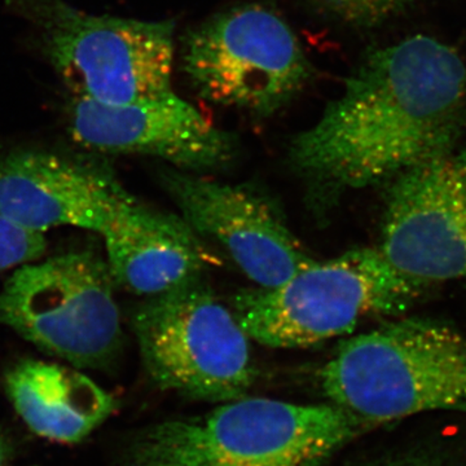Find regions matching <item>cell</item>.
I'll list each match as a JSON object with an SVG mask.
<instances>
[{
  "instance_id": "cell-1",
  "label": "cell",
  "mask_w": 466,
  "mask_h": 466,
  "mask_svg": "<svg viewBox=\"0 0 466 466\" xmlns=\"http://www.w3.org/2000/svg\"><path fill=\"white\" fill-rule=\"evenodd\" d=\"M466 127V66L431 36L370 52L320 119L291 140V167L332 200L391 182L456 148Z\"/></svg>"
},
{
  "instance_id": "cell-2",
  "label": "cell",
  "mask_w": 466,
  "mask_h": 466,
  "mask_svg": "<svg viewBox=\"0 0 466 466\" xmlns=\"http://www.w3.org/2000/svg\"><path fill=\"white\" fill-rule=\"evenodd\" d=\"M376 426L325 404L240 398L137 435L126 466H320Z\"/></svg>"
},
{
  "instance_id": "cell-3",
  "label": "cell",
  "mask_w": 466,
  "mask_h": 466,
  "mask_svg": "<svg viewBox=\"0 0 466 466\" xmlns=\"http://www.w3.org/2000/svg\"><path fill=\"white\" fill-rule=\"evenodd\" d=\"M334 406L373 426L466 412V339L443 323L407 318L346 339L320 372Z\"/></svg>"
},
{
  "instance_id": "cell-4",
  "label": "cell",
  "mask_w": 466,
  "mask_h": 466,
  "mask_svg": "<svg viewBox=\"0 0 466 466\" xmlns=\"http://www.w3.org/2000/svg\"><path fill=\"white\" fill-rule=\"evenodd\" d=\"M429 288L392 266L380 248H360L314 260L278 287L238 291L232 311L253 341L303 349L354 332L366 319L398 317Z\"/></svg>"
},
{
  "instance_id": "cell-5",
  "label": "cell",
  "mask_w": 466,
  "mask_h": 466,
  "mask_svg": "<svg viewBox=\"0 0 466 466\" xmlns=\"http://www.w3.org/2000/svg\"><path fill=\"white\" fill-rule=\"evenodd\" d=\"M23 11L76 97L118 106L173 94V21L94 16L63 0H23Z\"/></svg>"
},
{
  "instance_id": "cell-6",
  "label": "cell",
  "mask_w": 466,
  "mask_h": 466,
  "mask_svg": "<svg viewBox=\"0 0 466 466\" xmlns=\"http://www.w3.org/2000/svg\"><path fill=\"white\" fill-rule=\"evenodd\" d=\"M108 263L70 251L20 266L0 290V323L81 370H106L122 348Z\"/></svg>"
},
{
  "instance_id": "cell-7",
  "label": "cell",
  "mask_w": 466,
  "mask_h": 466,
  "mask_svg": "<svg viewBox=\"0 0 466 466\" xmlns=\"http://www.w3.org/2000/svg\"><path fill=\"white\" fill-rule=\"evenodd\" d=\"M133 328L147 373L164 390L226 403L256 381L249 336L200 279L149 297Z\"/></svg>"
},
{
  "instance_id": "cell-8",
  "label": "cell",
  "mask_w": 466,
  "mask_h": 466,
  "mask_svg": "<svg viewBox=\"0 0 466 466\" xmlns=\"http://www.w3.org/2000/svg\"><path fill=\"white\" fill-rule=\"evenodd\" d=\"M183 67L211 103L271 116L309 84L311 63L285 20L258 5L216 15L184 43Z\"/></svg>"
},
{
  "instance_id": "cell-9",
  "label": "cell",
  "mask_w": 466,
  "mask_h": 466,
  "mask_svg": "<svg viewBox=\"0 0 466 466\" xmlns=\"http://www.w3.org/2000/svg\"><path fill=\"white\" fill-rule=\"evenodd\" d=\"M380 249L424 283H466V148L456 147L391 180Z\"/></svg>"
},
{
  "instance_id": "cell-10",
  "label": "cell",
  "mask_w": 466,
  "mask_h": 466,
  "mask_svg": "<svg viewBox=\"0 0 466 466\" xmlns=\"http://www.w3.org/2000/svg\"><path fill=\"white\" fill-rule=\"evenodd\" d=\"M165 186L182 219L218 242L259 288H275L314 262L278 208L248 187L192 171H167Z\"/></svg>"
},
{
  "instance_id": "cell-11",
  "label": "cell",
  "mask_w": 466,
  "mask_h": 466,
  "mask_svg": "<svg viewBox=\"0 0 466 466\" xmlns=\"http://www.w3.org/2000/svg\"><path fill=\"white\" fill-rule=\"evenodd\" d=\"M69 130L76 143L95 152L153 156L192 173L227 167L236 152L231 135L174 92L118 106L75 96Z\"/></svg>"
},
{
  "instance_id": "cell-12",
  "label": "cell",
  "mask_w": 466,
  "mask_h": 466,
  "mask_svg": "<svg viewBox=\"0 0 466 466\" xmlns=\"http://www.w3.org/2000/svg\"><path fill=\"white\" fill-rule=\"evenodd\" d=\"M134 198L97 165L45 150L0 159V216L29 231L70 226L101 235Z\"/></svg>"
},
{
  "instance_id": "cell-13",
  "label": "cell",
  "mask_w": 466,
  "mask_h": 466,
  "mask_svg": "<svg viewBox=\"0 0 466 466\" xmlns=\"http://www.w3.org/2000/svg\"><path fill=\"white\" fill-rule=\"evenodd\" d=\"M101 236L116 284L153 297L198 280L211 256L182 218L161 213L134 198Z\"/></svg>"
},
{
  "instance_id": "cell-14",
  "label": "cell",
  "mask_w": 466,
  "mask_h": 466,
  "mask_svg": "<svg viewBox=\"0 0 466 466\" xmlns=\"http://www.w3.org/2000/svg\"><path fill=\"white\" fill-rule=\"evenodd\" d=\"M5 389L30 431L58 443L84 441L116 408L115 398L90 377L35 359L9 368Z\"/></svg>"
},
{
  "instance_id": "cell-15",
  "label": "cell",
  "mask_w": 466,
  "mask_h": 466,
  "mask_svg": "<svg viewBox=\"0 0 466 466\" xmlns=\"http://www.w3.org/2000/svg\"><path fill=\"white\" fill-rule=\"evenodd\" d=\"M47 248L43 233L29 231L0 216V272L32 263Z\"/></svg>"
},
{
  "instance_id": "cell-16",
  "label": "cell",
  "mask_w": 466,
  "mask_h": 466,
  "mask_svg": "<svg viewBox=\"0 0 466 466\" xmlns=\"http://www.w3.org/2000/svg\"><path fill=\"white\" fill-rule=\"evenodd\" d=\"M325 2L350 16L364 17L388 11L397 0H325Z\"/></svg>"
},
{
  "instance_id": "cell-17",
  "label": "cell",
  "mask_w": 466,
  "mask_h": 466,
  "mask_svg": "<svg viewBox=\"0 0 466 466\" xmlns=\"http://www.w3.org/2000/svg\"><path fill=\"white\" fill-rule=\"evenodd\" d=\"M373 466H444L441 464L440 460L434 458V456L426 455H410L400 456V458H395L386 460V461L379 462V464Z\"/></svg>"
},
{
  "instance_id": "cell-18",
  "label": "cell",
  "mask_w": 466,
  "mask_h": 466,
  "mask_svg": "<svg viewBox=\"0 0 466 466\" xmlns=\"http://www.w3.org/2000/svg\"><path fill=\"white\" fill-rule=\"evenodd\" d=\"M14 456V444L7 434L0 431V466H8Z\"/></svg>"
}]
</instances>
